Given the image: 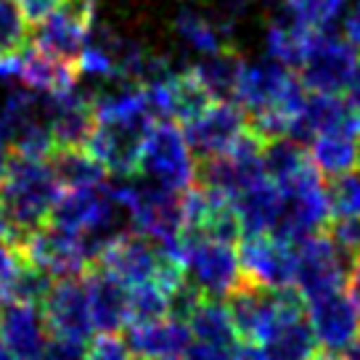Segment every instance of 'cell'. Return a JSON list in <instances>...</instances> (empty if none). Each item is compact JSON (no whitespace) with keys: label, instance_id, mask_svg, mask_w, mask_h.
Returning a JSON list of instances; mask_svg holds the SVG:
<instances>
[{"label":"cell","instance_id":"cell-1","mask_svg":"<svg viewBox=\"0 0 360 360\" xmlns=\"http://www.w3.org/2000/svg\"><path fill=\"white\" fill-rule=\"evenodd\" d=\"M61 186L45 159H34L8 148L6 175L0 180V207L13 238L48 223ZM6 241V244H8Z\"/></svg>","mask_w":360,"mask_h":360},{"label":"cell","instance_id":"cell-2","mask_svg":"<svg viewBox=\"0 0 360 360\" xmlns=\"http://www.w3.org/2000/svg\"><path fill=\"white\" fill-rule=\"evenodd\" d=\"M183 247V270L186 278L204 294L223 300L244 281L238 249H233L231 241L210 238L202 233L183 231L180 233Z\"/></svg>","mask_w":360,"mask_h":360},{"label":"cell","instance_id":"cell-3","mask_svg":"<svg viewBox=\"0 0 360 360\" xmlns=\"http://www.w3.org/2000/svg\"><path fill=\"white\" fill-rule=\"evenodd\" d=\"M138 175L151 178L172 191H186L196 183V154L175 120H157L143 138Z\"/></svg>","mask_w":360,"mask_h":360},{"label":"cell","instance_id":"cell-4","mask_svg":"<svg viewBox=\"0 0 360 360\" xmlns=\"http://www.w3.org/2000/svg\"><path fill=\"white\" fill-rule=\"evenodd\" d=\"M294 247H297L294 286L304 297V302L347 286L349 265L355 255L334 233L318 231L313 236L297 241Z\"/></svg>","mask_w":360,"mask_h":360},{"label":"cell","instance_id":"cell-5","mask_svg":"<svg viewBox=\"0 0 360 360\" xmlns=\"http://www.w3.org/2000/svg\"><path fill=\"white\" fill-rule=\"evenodd\" d=\"M157 122L148 109L122 114V117H101L88 141V151L117 178H135L143 138Z\"/></svg>","mask_w":360,"mask_h":360},{"label":"cell","instance_id":"cell-6","mask_svg":"<svg viewBox=\"0 0 360 360\" xmlns=\"http://www.w3.org/2000/svg\"><path fill=\"white\" fill-rule=\"evenodd\" d=\"M278 188H281L283 202L273 236L297 244L318 231H326L331 223V212H328L326 183L318 169L307 167Z\"/></svg>","mask_w":360,"mask_h":360},{"label":"cell","instance_id":"cell-7","mask_svg":"<svg viewBox=\"0 0 360 360\" xmlns=\"http://www.w3.org/2000/svg\"><path fill=\"white\" fill-rule=\"evenodd\" d=\"M93 16L96 0H61L53 11L34 24L32 45L45 56L82 72V53Z\"/></svg>","mask_w":360,"mask_h":360},{"label":"cell","instance_id":"cell-8","mask_svg":"<svg viewBox=\"0 0 360 360\" xmlns=\"http://www.w3.org/2000/svg\"><path fill=\"white\" fill-rule=\"evenodd\" d=\"M358 61L360 51L345 37V32L339 34L334 30H321V32L310 34V40L304 45L297 75L302 79L304 90L342 93L347 88Z\"/></svg>","mask_w":360,"mask_h":360},{"label":"cell","instance_id":"cell-9","mask_svg":"<svg viewBox=\"0 0 360 360\" xmlns=\"http://www.w3.org/2000/svg\"><path fill=\"white\" fill-rule=\"evenodd\" d=\"M307 318L318 347L326 352L342 355L360 339V302L347 289L307 300Z\"/></svg>","mask_w":360,"mask_h":360},{"label":"cell","instance_id":"cell-10","mask_svg":"<svg viewBox=\"0 0 360 360\" xmlns=\"http://www.w3.org/2000/svg\"><path fill=\"white\" fill-rule=\"evenodd\" d=\"M238 259H241V273L247 281L268 286V289L294 286L297 247L292 241H283L273 233L244 236L238 247Z\"/></svg>","mask_w":360,"mask_h":360},{"label":"cell","instance_id":"cell-11","mask_svg":"<svg viewBox=\"0 0 360 360\" xmlns=\"http://www.w3.org/2000/svg\"><path fill=\"white\" fill-rule=\"evenodd\" d=\"M43 315L51 337H72L90 342L93 339V315L85 276H61L53 281L43 302Z\"/></svg>","mask_w":360,"mask_h":360},{"label":"cell","instance_id":"cell-12","mask_svg":"<svg viewBox=\"0 0 360 360\" xmlns=\"http://www.w3.org/2000/svg\"><path fill=\"white\" fill-rule=\"evenodd\" d=\"M249 130L247 112L236 101H212L199 117L183 124V133L196 159L217 157L231 151L241 135Z\"/></svg>","mask_w":360,"mask_h":360},{"label":"cell","instance_id":"cell-13","mask_svg":"<svg viewBox=\"0 0 360 360\" xmlns=\"http://www.w3.org/2000/svg\"><path fill=\"white\" fill-rule=\"evenodd\" d=\"M162 259H165V252L159 247V241L141 231H122L103 247L98 262L124 286H135V283L154 281Z\"/></svg>","mask_w":360,"mask_h":360},{"label":"cell","instance_id":"cell-14","mask_svg":"<svg viewBox=\"0 0 360 360\" xmlns=\"http://www.w3.org/2000/svg\"><path fill=\"white\" fill-rule=\"evenodd\" d=\"M48 114L53 148H85L98 124V112L90 93H79L77 88L48 93Z\"/></svg>","mask_w":360,"mask_h":360},{"label":"cell","instance_id":"cell-15","mask_svg":"<svg viewBox=\"0 0 360 360\" xmlns=\"http://www.w3.org/2000/svg\"><path fill=\"white\" fill-rule=\"evenodd\" d=\"M0 339L16 360H43L48 347V323L40 304L3 302L0 304Z\"/></svg>","mask_w":360,"mask_h":360},{"label":"cell","instance_id":"cell-16","mask_svg":"<svg viewBox=\"0 0 360 360\" xmlns=\"http://www.w3.org/2000/svg\"><path fill=\"white\" fill-rule=\"evenodd\" d=\"M90 294V315L98 334H120L127 326V286L112 276L101 262H93L85 273Z\"/></svg>","mask_w":360,"mask_h":360},{"label":"cell","instance_id":"cell-17","mask_svg":"<svg viewBox=\"0 0 360 360\" xmlns=\"http://www.w3.org/2000/svg\"><path fill=\"white\" fill-rule=\"evenodd\" d=\"M358 141H360V114L352 120L321 130L313 141L307 143V154L313 167L323 178H334L347 169L358 167Z\"/></svg>","mask_w":360,"mask_h":360},{"label":"cell","instance_id":"cell-18","mask_svg":"<svg viewBox=\"0 0 360 360\" xmlns=\"http://www.w3.org/2000/svg\"><path fill=\"white\" fill-rule=\"evenodd\" d=\"M127 347L133 358L162 360V358H183V352L193 342L191 326L175 315H167L154 323L143 326H127Z\"/></svg>","mask_w":360,"mask_h":360},{"label":"cell","instance_id":"cell-19","mask_svg":"<svg viewBox=\"0 0 360 360\" xmlns=\"http://www.w3.org/2000/svg\"><path fill=\"white\" fill-rule=\"evenodd\" d=\"M262 349L268 360H310L318 352V339L313 334L307 304L286 310L262 337Z\"/></svg>","mask_w":360,"mask_h":360},{"label":"cell","instance_id":"cell-20","mask_svg":"<svg viewBox=\"0 0 360 360\" xmlns=\"http://www.w3.org/2000/svg\"><path fill=\"white\" fill-rule=\"evenodd\" d=\"M233 210L241 223V236H257V233H273L278 214H281V188L270 178H262L257 183L238 191L233 199Z\"/></svg>","mask_w":360,"mask_h":360},{"label":"cell","instance_id":"cell-21","mask_svg":"<svg viewBox=\"0 0 360 360\" xmlns=\"http://www.w3.org/2000/svg\"><path fill=\"white\" fill-rule=\"evenodd\" d=\"M13 77H19L24 85H30L32 90H40V93H64V90H72L77 85L79 69L45 56L43 51H37L32 45L19 58Z\"/></svg>","mask_w":360,"mask_h":360},{"label":"cell","instance_id":"cell-22","mask_svg":"<svg viewBox=\"0 0 360 360\" xmlns=\"http://www.w3.org/2000/svg\"><path fill=\"white\" fill-rule=\"evenodd\" d=\"M45 162L61 188H98L109 180V169L88 148H53Z\"/></svg>","mask_w":360,"mask_h":360},{"label":"cell","instance_id":"cell-23","mask_svg":"<svg viewBox=\"0 0 360 360\" xmlns=\"http://www.w3.org/2000/svg\"><path fill=\"white\" fill-rule=\"evenodd\" d=\"M34 24L19 0H0V64L6 77L16 75L19 58L32 48Z\"/></svg>","mask_w":360,"mask_h":360},{"label":"cell","instance_id":"cell-24","mask_svg":"<svg viewBox=\"0 0 360 360\" xmlns=\"http://www.w3.org/2000/svg\"><path fill=\"white\" fill-rule=\"evenodd\" d=\"M310 34L313 32L304 24L297 22L286 6H278L273 19H270L268 30H265V51H268V56L278 58L281 64L297 72Z\"/></svg>","mask_w":360,"mask_h":360},{"label":"cell","instance_id":"cell-25","mask_svg":"<svg viewBox=\"0 0 360 360\" xmlns=\"http://www.w3.org/2000/svg\"><path fill=\"white\" fill-rule=\"evenodd\" d=\"M241 69H244V58L223 48L217 53L202 56V61L193 67V75L199 77L204 90L212 96V101H236Z\"/></svg>","mask_w":360,"mask_h":360},{"label":"cell","instance_id":"cell-26","mask_svg":"<svg viewBox=\"0 0 360 360\" xmlns=\"http://www.w3.org/2000/svg\"><path fill=\"white\" fill-rule=\"evenodd\" d=\"M188 326H191L196 342H207V345H217V347H236L238 342L228 304H223L217 297H204L188 318Z\"/></svg>","mask_w":360,"mask_h":360},{"label":"cell","instance_id":"cell-27","mask_svg":"<svg viewBox=\"0 0 360 360\" xmlns=\"http://www.w3.org/2000/svg\"><path fill=\"white\" fill-rule=\"evenodd\" d=\"M175 32H178L183 43L191 45L196 53L207 56V53H217V51L225 48L228 27L212 13H202L191 8V6H186L175 16Z\"/></svg>","mask_w":360,"mask_h":360},{"label":"cell","instance_id":"cell-28","mask_svg":"<svg viewBox=\"0 0 360 360\" xmlns=\"http://www.w3.org/2000/svg\"><path fill=\"white\" fill-rule=\"evenodd\" d=\"M262 167H265V175L276 186H283V183L294 180L307 167H313V162H310V154H307L304 143L294 141L289 135H281V138L265 141V146H262Z\"/></svg>","mask_w":360,"mask_h":360},{"label":"cell","instance_id":"cell-29","mask_svg":"<svg viewBox=\"0 0 360 360\" xmlns=\"http://www.w3.org/2000/svg\"><path fill=\"white\" fill-rule=\"evenodd\" d=\"M13 257H16V265H13V273L8 278V286H6V302H30L43 307L56 276L51 270H45L43 265L24 259L16 252H13Z\"/></svg>","mask_w":360,"mask_h":360},{"label":"cell","instance_id":"cell-30","mask_svg":"<svg viewBox=\"0 0 360 360\" xmlns=\"http://www.w3.org/2000/svg\"><path fill=\"white\" fill-rule=\"evenodd\" d=\"M169 315V294L157 281H143L127 292V326L154 323Z\"/></svg>","mask_w":360,"mask_h":360},{"label":"cell","instance_id":"cell-31","mask_svg":"<svg viewBox=\"0 0 360 360\" xmlns=\"http://www.w3.org/2000/svg\"><path fill=\"white\" fill-rule=\"evenodd\" d=\"M326 199L331 220H352L360 217V169H347L342 175L328 178Z\"/></svg>","mask_w":360,"mask_h":360},{"label":"cell","instance_id":"cell-32","mask_svg":"<svg viewBox=\"0 0 360 360\" xmlns=\"http://www.w3.org/2000/svg\"><path fill=\"white\" fill-rule=\"evenodd\" d=\"M283 6L310 32H321V30H331L337 22H342L347 0H286Z\"/></svg>","mask_w":360,"mask_h":360},{"label":"cell","instance_id":"cell-33","mask_svg":"<svg viewBox=\"0 0 360 360\" xmlns=\"http://www.w3.org/2000/svg\"><path fill=\"white\" fill-rule=\"evenodd\" d=\"M130 347L120 334H98L90 339L88 360H130Z\"/></svg>","mask_w":360,"mask_h":360},{"label":"cell","instance_id":"cell-34","mask_svg":"<svg viewBox=\"0 0 360 360\" xmlns=\"http://www.w3.org/2000/svg\"><path fill=\"white\" fill-rule=\"evenodd\" d=\"M90 342L72 337H51L43 352V360H88Z\"/></svg>","mask_w":360,"mask_h":360},{"label":"cell","instance_id":"cell-35","mask_svg":"<svg viewBox=\"0 0 360 360\" xmlns=\"http://www.w3.org/2000/svg\"><path fill=\"white\" fill-rule=\"evenodd\" d=\"M183 360H233V347H217V345L193 339L188 349L183 352Z\"/></svg>","mask_w":360,"mask_h":360},{"label":"cell","instance_id":"cell-36","mask_svg":"<svg viewBox=\"0 0 360 360\" xmlns=\"http://www.w3.org/2000/svg\"><path fill=\"white\" fill-rule=\"evenodd\" d=\"M331 233L345 244V247L352 252V255H360V217H352V220H339L334 223Z\"/></svg>","mask_w":360,"mask_h":360},{"label":"cell","instance_id":"cell-37","mask_svg":"<svg viewBox=\"0 0 360 360\" xmlns=\"http://www.w3.org/2000/svg\"><path fill=\"white\" fill-rule=\"evenodd\" d=\"M342 32L360 51V0H347V8L342 13Z\"/></svg>","mask_w":360,"mask_h":360},{"label":"cell","instance_id":"cell-38","mask_svg":"<svg viewBox=\"0 0 360 360\" xmlns=\"http://www.w3.org/2000/svg\"><path fill=\"white\" fill-rule=\"evenodd\" d=\"M247 3L249 0H214V16L225 27H231V24H236V19L241 13L247 11Z\"/></svg>","mask_w":360,"mask_h":360},{"label":"cell","instance_id":"cell-39","mask_svg":"<svg viewBox=\"0 0 360 360\" xmlns=\"http://www.w3.org/2000/svg\"><path fill=\"white\" fill-rule=\"evenodd\" d=\"M19 3H22V8L30 16V22L37 24L43 16H48V13L53 11L61 0H19Z\"/></svg>","mask_w":360,"mask_h":360},{"label":"cell","instance_id":"cell-40","mask_svg":"<svg viewBox=\"0 0 360 360\" xmlns=\"http://www.w3.org/2000/svg\"><path fill=\"white\" fill-rule=\"evenodd\" d=\"M233 360H268V355H265V349H262L259 342L241 339V342H236V347H233Z\"/></svg>","mask_w":360,"mask_h":360},{"label":"cell","instance_id":"cell-41","mask_svg":"<svg viewBox=\"0 0 360 360\" xmlns=\"http://www.w3.org/2000/svg\"><path fill=\"white\" fill-rule=\"evenodd\" d=\"M345 93H347V103L360 114V61H358V67H355V72H352V77H349Z\"/></svg>","mask_w":360,"mask_h":360},{"label":"cell","instance_id":"cell-42","mask_svg":"<svg viewBox=\"0 0 360 360\" xmlns=\"http://www.w3.org/2000/svg\"><path fill=\"white\" fill-rule=\"evenodd\" d=\"M347 292L360 302V255H355L352 265H349V276H347Z\"/></svg>","mask_w":360,"mask_h":360},{"label":"cell","instance_id":"cell-43","mask_svg":"<svg viewBox=\"0 0 360 360\" xmlns=\"http://www.w3.org/2000/svg\"><path fill=\"white\" fill-rule=\"evenodd\" d=\"M8 236H11V228H8V223H6V214H3V207H0V241L6 244Z\"/></svg>","mask_w":360,"mask_h":360},{"label":"cell","instance_id":"cell-44","mask_svg":"<svg viewBox=\"0 0 360 360\" xmlns=\"http://www.w3.org/2000/svg\"><path fill=\"white\" fill-rule=\"evenodd\" d=\"M310 360H345L339 352H326V349H321V352H315Z\"/></svg>","mask_w":360,"mask_h":360},{"label":"cell","instance_id":"cell-45","mask_svg":"<svg viewBox=\"0 0 360 360\" xmlns=\"http://www.w3.org/2000/svg\"><path fill=\"white\" fill-rule=\"evenodd\" d=\"M0 360H16V355L3 345V339H0Z\"/></svg>","mask_w":360,"mask_h":360},{"label":"cell","instance_id":"cell-46","mask_svg":"<svg viewBox=\"0 0 360 360\" xmlns=\"http://www.w3.org/2000/svg\"><path fill=\"white\" fill-rule=\"evenodd\" d=\"M255 3H259V6H270V8H278V6H283L286 0H255Z\"/></svg>","mask_w":360,"mask_h":360},{"label":"cell","instance_id":"cell-47","mask_svg":"<svg viewBox=\"0 0 360 360\" xmlns=\"http://www.w3.org/2000/svg\"><path fill=\"white\" fill-rule=\"evenodd\" d=\"M358 169H360V141H358Z\"/></svg>","mask_w":360,"mask_h":360},{"label":"cell","instance_id":"cell-48","mask_svg":"<svg viewBox=\"0 0 360 360\" xmlns=\"http://www.w3.org/2000/svg\"><path fill=\"white\" fill-rule=\"evenodd\" d=\"M162 360H180V358H162Z\"/></svg>","mask_w":360,"mask_h":360},{"label":"cell","instance_id":"cell-49","mask_svg":"<svg viewBox=\"0 0 360 360\" xmlns=\"http://www.w3.org/2000/svg\"><path fill=\"white\" fill-rule=\"evenodd\" d=\"M135 360H146V358H135Z\"/></svg>","mask_w":360,"mask_h":360}]
</instances>
